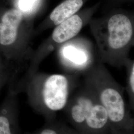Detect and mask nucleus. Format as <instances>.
<instances>
[{
  "label": "nucleus",
  "instance_id": "nucleus-1",
  "mask_svg": "<svg viewBox=\"0 0 134 134\" xmlns=\"http://www.w3.org/2000/svg\"><path fill=\"white\" fill-rule=\"evenodd\" d=\"M91 26L100 61L112 67H125L134 40V11L122 8L105 12Z\"/></svg>",
  "mask_w": 134,
  "mask_h": 134
},
{
  "label": "nucleus",
  "instance_id": "nucleus-2",
  "mask_svg": "<svg viewBox=\"0 0 134 134\" xmlns=\"http://www.w3.org/2000/svg\"><path fill=\"white\" fill-rule=\"evenodd\" d=\"M85 83L94 91L107 113L112 131L134 130V118L125 99L124 89L100 62L86 74Z\"/></svg>",
  "mask_w": 134,
  "mask_h": 134
},
{
  "label": "nucleus",
  "instance_id": "nucleus-3",
  "mask_svg": "<svg viewBox=\"0 0 134 134\" xmlns=\"http://www.w3.org/2000/svg\"><path fill=\"white\" fill-rule=\"evenodd\" d=\"M63 111L69 124L79 134H108L112 131L105 109L86 83L82 90L70 98Z\"/></svg>",
  "mask_w": 134,
  "mask_h": 134
},
{
  "label": "nucleus",
  "instance_id": "nucleus-4",
  "mask_svg": "<svg viewBox=\"0 0 134 134\" xmlns=\"http://www.w3.org/2000/svg\"><path fill=\"white\" fill-rule=\"evenodd\" d=\"M70 81L66 76L53 75L43 81L40 91L30 97L31 107L46 121L56 119L58 113L64 111L70 99Z\"/></svg>",
  "mask_w": 134,
  "mask_h": 134
},
{
  "label": "nucleus",
  "instance_id": "nucleus-5",
  "mask_svg": "<svg viewBox=\"0 0 134 134\" xmlns=\"http://www.w3.org/2000/svg\"><path fill=\"white\" fill-rule=\"evenodd\" d=\"M23 18L21 10L13 9L7 10L0 19V45L7 47L15 42L18 29Z\"/></svg>",
  "mask_w": 134,
  "mask_h": 134
},
{
  "label": "nucleus",
  "instance_id": "nucleus-6",
  "mask_svg": "<svg viewBox=\"0 0 134 134\" xmlns=\"http://www.w3.org/2000/svg\"><path fill=\"white\" fill-rule=\"evenodd\" d=\"M62 53L69 65L77 70H83L91 64V51L81 43L67 45L63 48Z\"/></svg>",
  "mask_w": 134,
  "mask_h": 134
},
{
  "label": "nucleus",
  "instance_id": "nucleus-7",
  "mask_svg": "<svg viewBox=\"0 0 134 134\" xmlns=\"http://www.w3.org/2000/svg\"><path fill=\"white\" fill-rule=\"evenodd\" d=\"M83 25V20L79 14H74L58 24L52 34V38L57 43H63L76 36Z\"/></svg>",
  "mask_w": 134,
  "mask_h": 134
},
{
  "label": "nucleus",
  "instance_id": "nucleus-8",
  "mask_svg": "<svg viewBox=\"0 0 134 134\" xmlns=\"http://www.w3.org/2000/svg\"><path fill=\"white\" fill-rule=\"evenodd\" d=\"M83 0H66L53 10L50 19L55 25L76 14L83 5Z\"/></svg>",
  "mask_w": 134,
  "mask_h": 134
},
{
  "label": "nucleus",
  "instance_id": "nucleus-9",
  "mask_svg": "<svg viewBox=\"0 0 134 134\" xmlns=\"http://www.w3.org/2000/svg\"><path fill=\"white\" fill-rule=\"evenodd\" d=\"M16 109L14 103L0 113V134H16Z\"/></svg>",
  "mask_w": 134,
  "mask_h": 134
},
{
  "label": "nucleus",
  "instance_id": "nucleus-10",
  "mask_svg": "<svg viewBox=\"0 0 134 134\" xmlns=\"http://www.w3.org/2000/svg\"><path fill=\"white\" fill-rule=\"evenodd\" d=\"M29 134H79L71 125L54 119L47 121L43 127Z\"/></svg>",
  "mask_w": 134,
  "mask_h": 134
},
{
  "label": "nucleus",
  "instance_id": "nucleus-11",
  "mask_svg": "<svg viewBox=\"0 0 134 134\" xmlns=\"http://www.w3.org/2000/svg\"><path fill=\"white\" fill-rule=\"evenodd\" d=\"M125 67L127 71L126 91L130 107L134 112V60L130 59Z\"/></svg>",
  "mask_w": 134,
  "mask_h": 134
},
{
  "label": "nucleus",
  "instance_id": "nucleus-12",
  "mask_svg": "<svg viewBox=\"0 0 134 134\" xmlns=\"http://www.w3.org/2000/svg\"><path fill=\"white\" fill-rule=\"evenodd\" d=\"M103 10L106 12L108 10L121 8L123 5L134 2V0H103Z\"/></svg>",
  "mask_w": 134,
  "mask_h": 134
},
{
  "label": "nucleus",
  "instance_id": "nucleus-13",
  "mask_svg": "<svg viewBox=\"0 0 134 134\" xmlns=\"http://www.w3.org/2000/svg\"><path fill=\"white\" fill-rule=\"evenodd\" d=\"M37 0H20L19 5L20 9L24 12L29 11L33 8Z\"/></svg>",
  "mask_w": 134,
  "mask_h": 134
},
{
  "label": "nucleus",
  "instance_id": "nucleus-14",
  "mask_svg": "<svg viewBox=\"0 0 134 134\" xmlns=\"http://www.w3.org/2000/svg\"><path fill=\"white\" fill-rule=\"evenodd\" d=\"M108 134H134V131H129V130L112 131Z\"/></svg>",
  "mask_w": 134,
  "mask_h": 134
},
{
  "label": "nucleus",
  "instance_id": "nucleus-15",
  "mask_svg": "<svg viewBox=\"0 0 134 134\" xmlns=\"http://www.w3.org/2000/svg\"><path fill=\"white\" fill-rule=\"evenodd\" d=\"M134 40L133 42V43L132 44V47H134Z\"/></svg>",
  "mask_w": 134,
  "mask_h": 134
}]
</instances>
